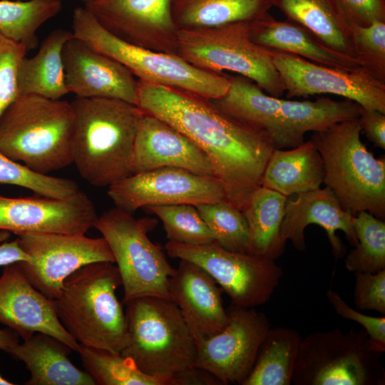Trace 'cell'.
Listing matches in <instances>:
<instances>
[{"instance_id":"cell-1","label":"cell","mask_w":385,"mask_h":385,"mask_svg":"<svg viewBox=\"0 0 385 385\" xmlns=\"http://www.w3.org/2000/svg\"><path fill=\"white\" fill-rule=\"evenodd\" d=\"M136 106L173 125L203 150L226 200L242 210L261 185L275 149L265 130L229 115L201 95L139 80Z\"/></svg>"},{"instance_id":"cell-2","label":"cell","mask_w":385,"mask_h":385,"mask_svg":"<svg viewBox=\"0 0 385 385\" xmlns=\"http://www.w3.org/2000/svg\"><path fill=\"white\" fill-rule=\"evenodd\" d=\"M71 133L72 163L96 187H108L133 174L132 156L139 120L136 105L108 98L76 97Z\"/></svg>"},{"instance_id":"cell-3","label":"cell","mask_w":385,"mask_h":385,"mask_svg":"<svg viewBox=\"0 0 385 385\" xmlns=\"http://www.w3.org/2000/svg\"><path fill=\"white\" fill-rule=\"evenodd\" d=\"M122 284L111 262L86 265L69 275L53 299L56 314L80 344L120 353L127 342L125 314L115 291Z\"/></svg>"},{"instance_id":"cell-4","label":"cell","mask_w":385,"mask_h":385,"mask_svg":"<svg viewBox=\"0 0 385 385\" xmlns=\"http://www.w3.org/2000/svg\"><path fill=\"white\" fill-rule=\"evenodd\" d=\"M127 342L120 352L143 372L186 385L196 356L192 330L170 299L143 297L126 304Z\"/></svg>"},{"instance_id":"cell-5","label":"cell","mask_w":385,"mask_h":385,"mask_svg":"<svg viewBox=\"0 0 385 385\" xmlns=\"http://www.w3.org/2000/svg\"><path fill=\"white\" fill-rule=\"evenodd\" d=\"M71 103L19 95L0 116V150L32 170L48 175L72 164Z\"/></svg>"},{"instance_id":"cell-6","label":"cell","mask_w":385,"mask_h":385,"mask_svg":"<svg viewBox=\"0 0 385 385\" xmlns=\"http://www.w3.org/2000/svg\"><path fill=\"white\" fill-rule=\"evenodd\" d=\"M359 119L313 132L310 140L323 160V183L354 215L367 211L385 218V158H376L361 142Z\"/></svg>"},{"instance_id":"cell-7","label":"cell","mask_w":385,"mask_h":385,"mask_svg":"<svg viewBox=\"0 0 385 385\" xmlns=\"http://www.w3.org/2000/svg\"><path fill=\"white\" fill-rule=\"evenodd\" d=\"M73 35L91 48L117 61L145 83L178 88L210 99L223 96L227 74L197 68L178 54L155 51L128 43L106 30L86 7H76Z\"/></svg>"},{"instance_id":"cell-8","label":"cell","mask_w":385,"mask_h":385,"mask_svg":"<svg viewBox=\"0 0 385 385\" xmlns=\"http://www.w3.org/2000/svg\"><path fill=\"white\" fill-rule=\"evenodd\" d=\"M382 353L364 329L315 332L302 338L294 363V385H384Z\"/></svg>"},{"instance_id":"cell-9","label":"cell","mask_w":385,"mask_h":385,"mask_svg":"<svg viewBox=\"0 0 385 385\" xmlns=\"http://www.w3.org/2000/svg\"><path fill=\"white\" fill-rule=\"evenodd\" d=\"M157 224L155 218L136 219L116 207L97 217L94 228L101 232L113 255L124 304L143 297L171 299L168 284L175 268L148 235Z\"/></svg>"},{"instance_id":"cell-10","label":"cell","mask_w":385,"mask_h":385,"mask_svg":"<svg viewBox=\"0 0 385 385\" xmlns=\"http://www.w3.org/2000/svg\"><path fill=\"white\" fill-rule=\"evenodd\" d=\"M249 23L179 30L178 53L201 69L237 73L279 98L285 92V87L274 65L272 49L251 38Z\"/></svg>"},{"instance_id":"cell-11","label":"cell","mask_w":385,"mask_h":385,"mask_svg":"<svg viewBox=\"0 0 385 385\" xmlns=\"http://www.w3.org/2000/svg\"><path fill=\"white\" fill-rule=\"evenodd\" d=\"M168 255L191 262L208 273L231 299L242 307L269 302L284 274L274 260L225 249L215 242L188 245L168 241Z\"/></svg>"},{"instance_id":"cell-12","label":"cell","mask_w":385,"mask_h":385,"mask_svg":"<svg viewBox=\"0 0 385 385\" xmlns=\"http://www.w3.org/2000/svg\"><path fill=\"white\" fill-rule=\"evenodd\" d=\"M227 311L228 322L217 333L206 337L192 331L196 346L192 367L210 374L221 384L242 385L271 326L265 314L255 307L231 304Z\"/></svg>"},{"instance_id":"cell-13","label":"cell","mask_w":385,"mask_h":385,"mask_svg":"<svg viewBox=\"0 0 385 385\" xmlns=\"http://www.w3.org/2000/svg\"><path fill=\"white\" fill-rule=\"evenodd\" d=\"M17 241L30 258L19 264L31 284L43 295L54 299L64 280L80 267L93 262L114 263L112 252L102 237L85 234L28 232Z\"/></svg>"},{"instance_id":"cell-14","label":"cell","mask_w":385,"mask_h":385,"mask_svg":"<svg viewBox=\"0 0 385 385\" xmlns=\"http://www.w3.org/2000/svg\"><path fill=\"white\" fill-rule=\"evenodd\" d=\"M115 207L129 213L140 207L226 200L221 182L214 175L163 167L133 173L108 186Z\"/></svg>"},{"instance_id":"cell-15","label":"cell","mask_w":385,"mask_h":385,"mask_svg":"<svg viewBox=\"0 0 385 385\" xmlns=\"http://www.w3.org/2000/svg\"><path fill=\"white\" fill-rule=\"evenodd\" d=\"M272 53L287 98L334 94L353 101L364 109L385 113V83L374 78L361 66L344 70L279 50L272 49Z\"/></svg>"},{"instance_id":"cell-16","label":"cell","mask_w":385,"mask_h":385,"mask_svg":"<svg viewBox=\"0 0 385 385\" xmlns=\"http://www.w3.org/2000/svg\"><path fill=\"white\" fill-rule=\"evenodd\" d=\"M85 4L110 33L147 49L178 54L172 0H92Z\"/></svg>"},{"instance_id":"cell-17","label":"cell","mask_w":385,"mask_h":385,"mask_svg":"<svg viewBox=\"0 0 385 385\" xmlns=\"http://www.w3.org/2000/svg\"><path fill=\"white\" fill-rule=\"evenodd\" d=\"M98 215L91 200L79 190L63 199L8 197L0 195V230L86 234L94 227Z\"/></svg>"},{"instance_id":"cell-18","label":"cell","mask_w":385,"mask_h":385,"mask_svg":"<svg viewBox=\"0 0 385 385\" xmlns=\"http://www.w3.org/2000/svg\"><path fill=\"white\" fill-rule=\"evenodd\" d=\"M0 324L23 340L39 332L56 338L71 350L76 351L79 346L60 322L53 299L31 284L19 262L4 266L0 275Z\"/></svg>"},{"instance_id":"cell-19","label":"cell","mask_w":385,"mask_h":385,"mask_svg":"<svg viewBox=\"0 0 385 385\" xmlns=\"http://www.w3.org/2000/svg\"><path fill=\"white\" fill-rule=\"evenodd\" d=\"M65 83L80 98H108L137 105L138 81L117 61L73 36L62 51Z\"/></svg>"},{"instance_id":"cell-20","label":"cell","mask_w":385,"mask_h":385,"mask_svg":"<svg viewBox=\"0 0 385 385\" xmlns=\"http://www.w3.org/2000/svg\"><path fill=\"white\" fill-rule=\"evenodd\" d=\"M163 167L215 176L209 158L194 142L163 120L143 112L134 142L132 173Z\"/></svg>"},{"instance_id":"cell-21","label":"cell","mask_w":385,"mask_h":385,"mask_svg":"<svg viewBox=\"0 0 385 385\" xmlns=\"http://www.w3.org/2000/svg\"><path fill=\"white\" fill-rule=\"evenodd\" d=\"M354 215L343 208L328 188H317L297 194L295 200H287L285 212L280 227L282 239L289 240L298 251L305 250L304 230L310 224L322 227L327 232L333 255L342 258L346 247L337 235L342 231L351 246L357 245L353 227Z\"/></svg>"},{"instance_id":"cell-22","label":"cell","mask_w":385,"mask_h":385,"mask_svg":"<svg viewBox=\"0 0 385 385\" xmlns=\"http://www.w3.org/2000/svg\"><path fill=\"white\" fill-rule=\"evenodd\" d=\"M169 279L172 301L180 309L191 330L203 336L221 331L228 322L222 289L198 265L180 260Z\"/></svg>"},{"instance_id":"cell-23","label":"cell","mask_w":385,"mask_h":385,"mask_svg":"<svg viewBox=\"0 0 385 385\" xmlns=\"http://www.w3.org/2000/svg\"><path fill=\"white\" fill-rule=\"evenodd\" d=\"M249 28L251 38L265 47L337 68L361 66L357 58L330 48L304 26L289 20L277 21L268 12L250 21Z\"/></svg>"},{"instance_id":"cell-24","label":"cell","mask_w":385,"mask_h":385,"mask_svg":"<svg viewBox=\"0 0 385 385\" xmlns=\"http://www.w3.org/2000/svg\"><path fill=\"white\" fill-rule=\"evenodd\" d=\"M71 350L56 338L37 332L5 351L24 363L30 373L26 385H94L86 371L68 359Z\"/></svg>"},{"instance_id":"cell-25","label":"cell","mask_w":385,"mask_h":385,"mask_svg":"<svg viewBox=\"0 0 385 385\" xmlns=\"http://www.w3.org/2000/svg\"><path fill=\"white\" fill-rule=\"evenodd\" d=\"M227 76L230 83L227 93L219 98L210 99L212 102L229 115L265 130L275 149H289L279 118V98L267 95L247 78Z\"/></svg>"},{"instance_id":"cell-26","label":"cell","mask_w":385,"mask_h":385,"mask_svg":"<svg viewBox=\"0 0 385 385\" xmlns=\"http://www.w3.org/2000/svg\"><path fill=\"white\" fill-rule=\"evenodd\" d=\"M323 160L309 140L290 149H274L265 168L261 185L287 197L320 188Z\"/></svg>"},{"instance_id":"cell-27","label":"cell","mask_w":385,"mask_h":385,"mask_svg":"<svg viewBox=\"0 0 385 385\" xmlns=\"http://www.w3.org/2000/svg\"><path fill=\"white\" fill-rule=\"evenodd\" d=\"M73 36L72 31L55 29L43 39L36 55L21 60L17 76L19 95L61 99L69 93L65 83L62 51Z\"/></svg>"},{"instance_id":"cell-28","label":"cell","mask_w":385,"mask_h":385,"mask_svg":"<svg viewBox=\"0 0 385 385\" xmlns=\"http://www.w3.org/2000/svg\"><path fill=\"white\" fill-rule=\"evenodd\" d=\"M272 5L330 48L356 58L351 24L337 0H272Z\"/></svg>"},{"instance_id":"cell-29","label":"cell","mask_w":385,"mask_h":385,"mask_svg":"<svg viewBox=\"0 0 385 385\" xmlns=\"http://www.w3.org/2000/svg\"><path fill=\"white\" fill-rule=\"evenodd\" d=\"M362 107L344 98L335 101L321 97L315 101H292L279 98V118L290 148L304 142L306 133L324 130L344 120L357 118Z\"/></svg>"},{"instance_id":"cell-30","label":"cell","mask_w":385,"mask_h":385,"mask_svg":"<svg viewBox=\"0 0 385 385\" xmlns=\"http://www.w3.org/2000/svg\"><path fill=\"white\" fill-rule=\"evenodd\" d=\"M287 197L260 185L242 212L249 232V253L276 260L284 251L280 235Z\"/></svg>"},{"instance_id":"cell-31","label":"cell","mask_w":385,"mask_h":385,"mask_svg":"<svg viewBox=\"0 0 385 385\" xmlns=\"http://www.w3.org/2000/svg\"><path fill=\"white\" fill-rule=\"evenodd\" d=\"M272 0H172L174 23L179 30L220 26L260 18Z\"/></svg>"},{"instance_id":"cell-32","label":"cell","mask_w":385,"mask_h":385,"mask_svg":"<svg viewBox=\"0 0 385 385\" xmlns=\"http://www.w3.org/2000/svg\"><path fill=\"white\" fill-rule=\"evenodd\" d=\"M302 337L296 329L276 327L262 342L254 366L242 385H289Z\"/></svg>"},{"instance_id":"cell-33","label":"cell","mask_w":385,"mask_h":385,"mask_svg":"<svg viewBox=\"0 0 385 385\" xmlns=\"http://www.w3.org/2000/svg\"><path fill=\"white\" fill-rule=\"evenodd\" d=\"M86 371L99 385H172L170 380L148 374L121 353L79 344L76 351Z\"/></svg>"},{"instance_id":"cell-34","label":"cell","mask_w":385,"mask_h":385,"mask_svg":"<svg viewBox=\"0 0 385 385\" xmlns=\"http://www.w3.org/2000/svg\"><path fill=\"white\" fill-rule=\"evenodd\" d=\"M61 9V0H0V33L24 44L28 51L34 48L38 28Z\"/></svg>"},{"instance_id":"cell-35","label":"cell","mask_w":385,"mask_h":385,"mask_svg":"<svg viewBox=\"0 0 385 385\" xmlns=\"http://www.w3.org/2000/svg\"><path fill=\"white\" fill-rule=\"evenodd\" d=\"M353 227L357 238L344 260L351 272L376 273L385 270V222L367 211L354 215Z\"/></svg>"},{"instance_id":"cell-36","label":"cell","mask_w":385,"mask_h":385,"mask_svg":"<svg viewBox=\"0 0 385 385\" xmlns=\"http://www.w3.org/2000/svg\"><path fill=\"white\" fill-rule=\"evenodd\" d=\"M195 206L215 242L230 251L249 253V232L242 210L227 200Z\"/></svg>"},{"instance_id":"cell-37","label":"cell","mask_w":385,"mask_h":385,"mask_svg":"<svg viewBox=\"0 0 385 385\" xmlns=\"http://www.w3.org/2000/svg\"><path fill=\"white\" fill-rule=\"evenodd\" d=\"M146 208L160 220L168 241L188 245L215 242L210 229L195 205L177 204Z\"/></svg>"},{"instance_id":"cell-38","label":"cell","mask_w":385,"mask_h":385,"mask_svg":"<svg viewBox=\"0 0 385 385\" xmlns=\"http://www.w3.org/2000/svg\"><path fill=\"white\" fill-rule=\"evenodd\" d=\"M0 183L24 188L39 196L55 199L68 197L80 190L75 181L35 172L9 158L1 150Z\"/></svg>"},{"instance_id":"cell-39","label":"cell","mask_w":385,"mask_h":385,"mask_svg":"<svg viewBox=\"0 0 385 385\" xmlns=\"http://www.w3.org/2000/svg\"><path fill=\"white\" fill-rule=\"evenodd\" d=\"M351 35L354 55L361 66L385 83V21H374L365 26L351 24Z\"/></svg>"},{"instance_id":"cell-40","label":"cell","mask_w":385,"mask_h":385,"mask_svg":"<svg viewBox=\"0 0 385 385\" xmlns=\"http://www.w3.org/2000/svg\"><path fill=\"white\" fill-rule=\"evenodd\" d=\"M26 47L0 33V116L18 96L17 76Z\"/></svg>"},{"instance_id":"cell-41","label":"cell","mask_w":385,"mask_h":385,"mask_svg":"<svg viewBox=\"0 0 385 385\" xmlns=\"http://www.w3.org/2000/svg\"><path fill=\"white\" fill-rule=\"evenodd\" d=\"M327 297L338 315L354 321L362 326L375 350L381 353L385 351V317L384 316H369L354 309L331 288L327 291Z\"/></svg>"},{"instance_id":"cell-42","label":"cell","mask_w":385,"mask_h":385,"mask_svg":"<svg viewBox=\"0 0 385 385\" xmlns=\"http://www.w3.org/2000/svg\"><path fill=\"white\" fill-rule=\"evenodd\" d=\"M353 292L356 307L385 314V270L376 273L354 272Z\"/></svg>"},{"instance_id":"cell-43","label":"cell","mask_w":385,"mask_h":385,"mask_svg":"<svg viewBox=\"0 0 385 385\" xmlns=\"http://www.w3.org/2000/svg\"><path fill=\"white\" fill-rule=\"evenodd\" d=\"M350 24L368 26L374 21H385L384 0H337Z\"/></svg>"},{"instance_id":"cell-44","label":"cell","mask_w":385,"mask_h":385,"mask_svg":"<svg viewBox=\"0 0 385 385\" xmlns=\"http://www.w3.org/2000/svg\"><path fill=\"white\" fill-rule=\"evenodd\" d=\"M361 131L374 145L385 149V113L362 108L359 117Z\"/></svg>"},{"instance_id":"cell-45","label":"cell","mask_w":385,"mask_h":385,"mask_svg":"<svg viewBox=\"0 0 385 385\" xmlns=\"http://www.w3.org/2000/svg\"><path fill=\"white\" fill-rule=\"evenodd\" d=\"M11 232L0 230V267L19 262H30V257L19 246L17 240L6 242Z\"/></svg>"},{"instance_id":"cell-46","label":"cell","mask_w":385,"mask_h":385,"mask_svg":"<svg viewBox=\"0 0 385 385\" xmlns=\"http://www.w3.org/2000/svg\"><path fill=\"white\" fill-rule=\"evenodd\" d=\"M19 343L18 334L9 329H0V349L6 351L7 349Z\"/></svg>"},{"instance_id":"cell-47","label":"cell","mask_w":385,"mask_h":385,"mask_svg":"<svg viewBox=\"0 0 385 385\" xmlns=\"http://www.w3.org/2000/svg\"><path fill=\"white\" fill-rule=\"evenodd\" d=\"M14 384L4 379L3 376L0 374V385H14Z\"/></svg>"},{"instance_id":"cell-48","label":"cell","mask_w":385,"mask_h":385,"mask_svg":"<svg viewBox=\"0 0 385 385\" xmlns=\"http://www.w3.org/2000/svg\"><path fill=\"white\" fill-rule=\"evenodd\" d=\"M84 4L88 2V1H91L92 0H81Z\"/></svg>"}]
</instances>
